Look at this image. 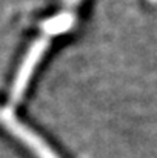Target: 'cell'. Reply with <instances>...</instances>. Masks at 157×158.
<instances>
[{
  "label": "cell",
  "mask_w": 157,
  "mask_h": 158,
  "mask_svg": "<svg viewBox=\"0 0 157 158\" xmlns=\"http://www.w3.org/2000/svg\"><path fill=\"white\" fill-rule=\"evenodd\" d=\"M79 2H80V0H65L63 3H65V6H66V8H74Z\"/></svg>",
  "instance_id": "2"
},
{
  "label": "cell",
  "mask_w": 157,
  "mask_h": 158,
  "mask_svg": "<svg viewBox=\"0 0 157 158\" xmlns=\"http://www.w3.org/2000/svg\"><path fill=\"white\" fill-rule=\"evenodd\" d=\"M0 126L6 129L15 140H19L36 158H60L51 146L39 137L31 127H28L25 123H22L9 109H3L0 106Z\"/></svg>",
  "instance_id": "1"
}]
</instances>
